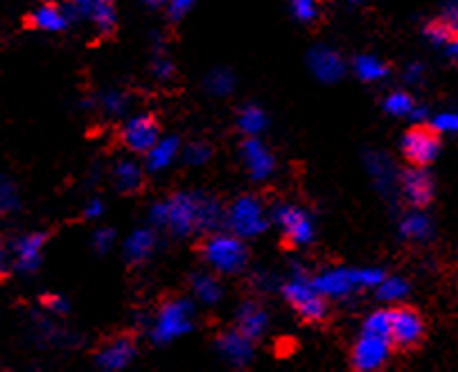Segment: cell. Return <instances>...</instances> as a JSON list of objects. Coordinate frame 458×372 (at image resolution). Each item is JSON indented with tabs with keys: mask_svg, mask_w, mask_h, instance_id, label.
Segmentation results:
<instances>
[{
	"mask_svg": "<svg viewBox=\"0 0 458 372\" xmlns=\"http://www.w3.org/2000/svg\"><path fill=\"white\" fill-rule=\"evenodd\" d=\"M384 109L388 111L391 115H397V118H411L413 109H416V102L409 93H391L386 99H384Z\"/></svg>",
	"mask_w": 458,
	"mask_h": 372,
	"instance_id": "30",
	"label": "cell"
},
{
	"mask_svg": "<svg viewBox=\"0 0 458 372\" xmlns=\"http://www.w3.org/2000/svg\"><path fill=\"white\" fill-rule=\"evenodd\" d=\"M114 179L120 192H136L142 185V170L133 161H120L114 170Z\"/></svg>",
	"mask_w": 458,
	"mask_h": 372,
	"instance_id": "27",
	"label": "cell"
},
{
	"mask_svg": "<svg viewBox=\"0 0 458 372\" xmlns=\"http://www.w3.org/2000/svg\"><path fill=\"white\" fill-rule=\"evenodd\" d=\"M114 240H115V235L111 228H99V231H95V235H93L95 250H98V253H106V250L114 246Z\"/></svg>",
	"mask_w": 458,
	"mask_h": 372,
	"instance_id": "43",
	"label": "cell"
},
{
	"mask_svg": "<svg viewBox=\"0 0 458 372\" xmlns=\"http://www.w3.org/2000/svg\"><path fill=\"white\" fill-rule=\"evenodd\" d=\"M400 190L411 206L425 207L434 199V179L425 167L413 165L400 174Z\"/></svg>",
	"mask_w": 458,
	"mask_h": 372,
	"instance_id": "11",
	"label": "cell"
},
{
	"mask_svg": "<svg viewBox=\"0 0 458 372\" xmlns=\"http://www.w3.org/2000/svg\"><path fill=\"white\" fill-rule=\"evenodd\" d=\"M19 207V192L10 179L0 176V212H14Z\"/></svg>",
	"mask_w": 458,
	"mask_h": 372,
	"instance_id": "35",
	"label": "cell"
},
{
	"mask_svg": "<svg viewBox=\"0 0 458 372\" xmlns=\"http://www.w3.org/2000/svg\"><path fill=\"white\" fill-rule=\"evenodd\" d=\"M354 278H357V287L360 289H377L386 275H384L382 269H357Z\"/></svg>",
	"mask_w": 458,
	"mask_h": 372,
	"instance_id": "39",
	"label": "cell"
},
{
	"mask_svg": "<svg viewBox=\"0 0 458 372\" xmlns=\"http://www.w3.org/2000/svg\"><path fill=\"white\" fill-rule=\"evenodd\" d=\"M167 203V219L165 226L170 228L174 235H188L190 231L197 228L199 217V203L197 194H174Z\"/></svg>",
	"mask_w": 458,
	"mask_h": 372,
	"instance_id": "9",
	"label": "cell"
},
{
	"mask_svg": "<svg viewBox=\"0 0 458 372\" xmlns=\"http://www.w3.org/2000/svg\"><path fill=\"white\" fill-rule=\"evenodd\" d=\"M142 3H145L147 7H161V5H165L167 0H142Z\"/></svg>",
	"mask_w": 458,
	"mask_h": 372,
	"instance_id": "50",
	"label": "cell"
},
{
	"mask_svg": "<svg viewBox=\"0 0 458 372\" xmlns=\"http://www.w3.org/2000/svg\"><path fill=\"white\" fill-rule=\"evenodd\" d=\"M409 293V283L402 278H384L377 287V298L382 302H397Z\"/></svg>",
	"mask_w": 458,
	"mask_h": 372,
	"instance_id": "31",
	"label": "cell"
},
{
	"mask_svg": "<svg viewBox=\"0 0 458 372\" xmlns=\"http://www.w3.org/2000/svg\"><path fill=\"white\" fill-rule=\"evenodd\" d=\"M179 154V140L176 138H158V142L147 151V170L158 172L172 165Z\"/></svg>",
	"mask_w": 458,
	"mask_h": 372,
	"instance_id": "23",
	"label": "cell"
},
{
	"mask_svg": "<svg viewBox=\"0 0 458 372\" xmlns=\"http://www.w3.org/2000/svg\"><path fill=\"white\" fill-rule=\"evenodd\" d=\"M102 212H105V203L98 201V199H93V201L84 207V217L98 219V217H102Z\"/></svg>",
	"mask_w": 458,
	"mask_h": 372,
	"instance_id": "47",
	"label": "cell"
},
{
	"mask_svg": "<svg viewBox=\"0 0 458 372\" xmlns=\"http://www.w3.org/2000/svg\"><path fill=\"white\" fill-rule=\"evenodd\" d=\"M71 23V14L66 10H62L55 3H46V5H38L37 10L30 14V25L41 32H64Z\"/></svg>",
	"mask_w": 458,
	"mask_h": 372,
	"instance_id": "20",
	"label": "cell"
},
{
	"mask_svg": "<svg viewBox=\"0 0 458 372\" xmlns=\"http://www.w3.org/2000/svg\"><path fill=\"white\" fill-rule=\"evenodd\" d=\"M203 255L213 264L215 269L224 271V274H237L246 266L244 244H242L240 235H215L203 244Z\"/></svg>",
	"mask_w": 458,
	"mask_h": 372,
	"instance_id": "3",
	"label": "cell"
},
{
	"mask_svg": "<svg viewBox=\"0 0 458 372\" xmlns=\"http://www.w3.org/2000/svg\"><path fill=\"white\" fill-rule=\"evenodd\" d=\"M402 154L411 165L427 167L440 154V133L434 127L418 124L402 138Z\"/></svg>",
	"mask_w": 458,
	"mask_h": 372,
	"instance_id": "5",
	"label": "cell"
},
{
	"mask_svg": "<svg viewBox=\"0 0 458 372\" xmlns=\"http://www.w3.org/2000/svg\"><path fill=\"white\" fill-rule=\"evenodd\" d=\"M267 311L258 302H244L237 311V330L250 341L260 339L267 330Z\"/></svg>",
	"mask_w": 458,
	"mask_h": 372,
	"instance_id": "21",
	"label": "cell"
},
{
	"mask_svg": "<svg viewBox=\"0 0 458 372\" xmlns=\"http://www.w3.org/2000/svg\"><path fill=\"white\" fill-rule=\"evenodd\" d=\"M217 352L222 354L224 361H228L231 366H246L253 357V341L249 336L242 334L240 330L235 332H224L217 339Z\"/></svg>",
	"mask_w": 458,
	"mask_h": 372,
	"instance_id": "15",
	"label": "cell"
},
{
	"mask_svg": "<svg viewBox=\"0 0 458 372\" xmlns=\"http://www.w3.org/2000/svg\"><path fill=\"white\" fill-rule=\"evenodd\" d=\"M308 62L314 75L321 81H326V84H335V81H339L345 72L344 59H341L339 52L332 50V47H314V50L310 52Z\"/></svg>",
	"mask_w": 458,
	"mask_h": 372,
	"instance_id": "14",
	"label": "cell"
},
{
	"mask_svg": "<svg viewBox=\"0 0 458 372\" xmlns=\"http://www.w3.org/2000/svg\"><path fill=\"white\" fill-rule=\"evenodd\" d=\"M237 127L246 136H258V133H262L267 129L265 111L260 106H256V104H246V106L240 109V114H237Z\"/></svg>",
	"mask_w": 458,
	"mask_h": 372,
	"instance_id": "26",
	"label": "cell"
},
{
	"mask_svg": "<svg viewBox=\"0 0 458 372\" xmlns=\"http://www.w3.org/2000/svg\"><path fill=\"white\" fill-rule=\"evenodd\" d=\"M192 292L201 302L215 305V302H219V298H222V284H219L213 275L197 274L192 275Z\"/></svg>",
	"mask_w": 458,
	"mask_h": 372,
	"instance_id": "28",
	"label": "cell"
},
{
	"mask_svg": "<svg viewBox=\"0 0 458 372\" xmlns=\"http://www.w3.org/2000/svg\"><path fill=\"white\" fill-rule=\"evenodd\" d=\"M43 305H46V309L53 311V314H66V311H68L66 298H62V296L43 298Z\"/></svg>",
	"mask_w": 458,
	"mask_h": 372,
	"instance_id": "45",
	"label": "cell"
},
{
	"mask_svg": "<svg viewBox=\"0 0 458 372\" xmlns=\"http://www.w3.org/2000/svg\"><path fill=\"white\" fill-rule=\"evenodd\" d=\"M206 89L208 93L217 95V97H224V95H231L233 89H235V75L231 71H213L206 80Z\"/></svg>",
	"mask_w": 458,
	"mask_h": 372,
	"instance_id": "32",
	"label": "cell"
},
{
	"mask_svg": "<svg viewBox=\"0 0 458 372\" xmlns=\"http://www.w3.org/2000/svg\"><path fill=\"white\" fill-rule=\"evenodd\" d=\"M422 72H425V66H422V63H411V66L406 68L404 80L409 81V84H418V81L422 80Z\"/></svg>",
	"mask_w": 458,
	"mask_h": 372,
	"instance_id": "46",
	"label": "cell"
},
{
	"mask_svg": "<svg viewBox=\"0 0 458 372\" xmlns=\"http://www.w3.org/2000/svg\"><path fill=\"white\" fill-rule=\"evenodd\" d=\"M5 266H7V258H5V250L0 246V275L5 274Z\"/></svg>",
	"mask_w": 458,
	"mask_h": 372,
	"instance_id": "49",
	"label": "cell"
},
{
	"mask_svg": "<svg viewBox=\"0 0 458 372\" xmlns=\"http://www.w3.org/2000/svg\"><path fill=\"white\" fill-rule=\"evenodd\" d=\"M391 336L370 334V332L361 330L360 341L354 343L352 350V366L364 372L382 368L391 354Z\"/></svg>",
	"mask_w": 458,
	"mask_h": 372,
	"instance_id": "7",
	"label": "cell"
},
{
	"mask_svg": "<svg viewBox=\"0 0 458 372\" xmlns=\"http://www.w3.org/2000/svg\"><path fill=\"white\" fill-rule=\"evenodd\" d=\"M46 246V235L43 232H32V235H23L21 240L14 241V264L16 269L23 274H32L41 264V253Z\"/></svg>",
	"mask_w": 458,
	"mask_h": 372,
	"instance_id": "16",
	"label": "cell"
},
{
	"mask_svg": "<svg viewBox=\"0 0 458 372\" xmlns=\"http://www.w3.org/2000/svg\"><path fill=\"white\" fill-rule=\"evenodd\" d=\"M99 104H102V109L109 115H123L129 106L127 97H124L120 90H106V93L102 95V102Z\"/></svg>",
	"mask_w": 458,
	"mask_h": 372,
	"instance_id": "36",
	"label": "cell"
},
{
	"mask_svg": "<svg viewBox=\"0 0 458 372\" xmlns=\"http://www.w3.org/2000/svg\"><path fill=\"white\" fill-rule=\"evenodd\" d=\"M429 127H434L438 133H458V111H445L431 118Z\"/></svg>",
	"mask_w": 458,
	"mask_h": 372,
	"instance_id": "38",
	"label": "cell"
},
{
	"mask_svg": "<svg viewBox=\"0 0 458 372\" xmlns=\"http://www.w3.org/2000/svg\"><path fill=\"white\" fill-rule=\"evenodd\" d=\"M366 167H369V174L373 179L375 188L382 194H391L395 185H400V176H397L395 167L391 165V161L382 151H369L366 154Z\"/></svg>",
	"mask_w": 458,
	"mask_h": 372,
	"instance_id": "19",
	"label": "cell"
},
{
	"mask_svg": "<svg viewBox=\"0 0 458 372\" xmlns=\"http://www.w3.org/2000/svg\"><path fill=\"white\" fill-rule=\"evenodd\" d=\"M274 222L293 246H305L314 240V224L308 212L298 206H276Z\"/></svg>",
	"mask_w": 458,
	"mask_h": 372,
	"instance_id": "6",
	"label": "cell"
},
{
	"mask_svg": "<svg viewBox=\"0 0 458 372\" xmlns=\"http://www.w3.org/2000/svg\"><path fill=\"white\" fill-rule=\"evenodd\" d=\"M226 224L235 235L258 237L269 222H267L265 207L256 197H240L226 212Z\"/></svg>",
	"mask_w": 458,
	"mask_h": 372,
	"instance_id": "4",
	"label": "cell"
},
{
	"mask_svg": "<svg viewBox=\"0 0 458 372\" xmlns=\"http://www.w3.org/2000/svg\"><path fill=\"white\" fill-rule=\"evenodd\" d=\"M292 12L302 23H312L317 19V0H292Z\"/></svg>",
	"mask_w": 458,
	"mask_h": 372,
	"instance_id": "40",
	"label": "cell"
},
{
	"mask_svg": "<svg viewBox=\"0 0 458 372\" xmlns=\"http://www.w3.org/2000/svg\"><path fill=\"white\" fill-rule=\"evenodd\" d=\"M283 296L305 321L318 323L327 316V298L314 287V280L305 278L302 274L293 275V278L284 284Z\"/></svg>",
	"mask_w": 458,
	"mask_h": 372,
	"instance_id": "1",
	"label": "cell"
},
{
	"mask_svg": "<svg viewBox=\"0 0 458 372\" xmlns=\"http://www.w3.org/2000/svg\"><path fill=\"white\" fill-rule=\"evenodd\" d=\"M151 71H154V77H158V80L165 81V80H170L172 72H174V63H172L167 57H157V62H154V68H151Z\"/></svg>",
	"mask_w": 458,
	"mask_h": 372,
	"instance_id": "44",
	"label": "cell"
},
{
	"mask_svg": "<svg viewBox=\"0 0 458 372\" xmlns=\"http://www.w3.org/2000/svg\"><path fill=\"white\" fill-rule=\"evenodd\" d=\"M197 203H199L197 231H215V228L224 222V210L217 203V199L197 194Z\"/></svg>",
	"mask_w": 458,
	"mask_h": 372,
	"instance_id": "24",
	"label": "cell"
},
{
	"mask_svg": "<svg viewBox=\"0 0 458 372\" xmlns=\"http://www.w3.org/2000/svg\"><path fill=\"white\" fill-rule=\"evenodd\" d=\"M133 357H136L133 341L127 339V336H120V339L111 341L106 348L99 350L95 361H98V368H102V370H123V368H127L133 361Z\"/></svg>",
	"mask_w": 458,
	"mask_h": 372,
	"instance_id": "17",
	"label": "cell"
},
{
	"mask_svg": "<svg viewBox=\"0 0 458 372\" xmlns=\"http://www.w3.org/2000/svg\"><path fill=\"white\" fill-rule=\"evenodd\" d=\"M71 14L89 21L102 37H109L118 25L114 0H71Z\"/></svg>",
	"mask_w": 458,
	"mask_h": 372,
	"instance_id": "8",
	"label": "cell"
},
{
	"mask_svg": "<svg viewBox=\"0 0 458 372\" xmlns=\"http://www.w3.org/2000/svg\"><path fill=\"white\" fill-rule=\"evenodd\" d=\"M124 145L138 154H147L158 142V124L151 115H136L123 129Z\"/></svg>",
	"mask_w": 458,
	"mask_h": 372,
	"instance_id": "12",
	"label": "cell"
},
{
	"mask_svg": "<svg viewBox=\"0 0 458 372\" xmlns=\"http://www.w3.org/2000/svg\"><path fill=\"white\" fill-rule=\"evenodd\" d=\"M242 158H244L249 174L256 181H265L267 176H271L276 167L274 156L258 140V136H246V140L242 142Z\"/></svg>",
	"mask_w": 458,
	"mask_h": 372,
	"instance_id": "13",
	"label": "cell"
},
{
	"mask_svg": "<svg viewBox=\"0 0 458 372\" xmlns=\"http://www.w3.org/2000/svg\"><path fill=\"white\" fill-rule=\"evenodd\" d=\"M167 14L172 21H181L194 7V0H167Z\"/></svg>",
	"mask_w": 458,
	"mask_h": 372,
	"instance_id": "42",
	"label": "cell"
},
{
	"mask_svg": "<svg viewBox=\"0 0 458 372\" xmlns=\"http://www.w3.org/2000/svg\"><path fill=\"white\" fill-rule=\"evenodd\" d=\"M425 37L431 46L445 47L449 43V38L454 37V32L443 23V21L436 19V21H431V23L425 25Z\"/></svg>",
	"mask_w": 458,
	"mask_h": 372,
	"instance_id": "34",
	"label": "cell"
},
{
	"mask_svg": "<svg viewBox=\"0 0 458 372\" xmlns=\"http://www.w3.org/2000/svg\"><path fill=\"white\" fill-rule=\"evenodd\" d=\"M194 307L188 300H170L161 307L151 326V339L157 343H170L192 330Z\"/></svg>",
	"mask_w": 458,
	"mask_h": 372,
	"instance_id": "2",
	"label": "cell"
},
{
	"mask_svg": "<svg viewBox=\"0 0 458 372\" xmlns=\"http://www.w3.org/2000/svg\"><path fill=\"white\" fill-rule=\"evenodd\" d=\"M364 332L379 336H391V311L379 309L375 314H370L364 323Z\"/></svg>",
	"mask_w": 458,
	"mask_h": 372,
	"instance_id": "33",
	"label": "cell"
},
{
	"mask_svg": "<svg viewBox=\"0 0 458 372\" xmlns=\"http://www.w3.org/2000/svg\"><path fill=\"white\" fill-rule=\"evenodd\" d=\"M210 154H213V151H210V147L206 145V142H192V145L185 147L183 158L188 165H203V163L210 158Z\"/></svg>",
	"mask_w": 458,
	"mask_h": 372,
	"instance_id": "37",
	"label": "cell"
},
{
	"mask_svg": "<svg viewBox=\"0 0 458 372\" xmlns=\"http://www.w3.org/2000/svg\"><path fill=\"white\" fill-rule=\"evenodd\" d=\"M422 334H425V323L422 316L411 307H397L391 311V339L393 343L402 345V348H411V345L420 343Z\"/></svg>",
	"mask_w": 458,
	"mask_h": 372,
	"instance_id": "10",
	"label": "cell"
},
{
	"mask_svg": "<svg viewBox=\"0 0 458 372\" xmlns=\"http://www.w3.org/2000/svg\"><path fill=\"white\" fill-rule=\"evenodd\" d=\"M445 52H447L449 59L458 62V34H454V37L449 38V43H447V46H445Z\"/></svg>",
	"mask_w": 458,
	"mask_h": 372,
	"instance_id": "48",
	"label": "cell"
},
{
	"mask_svg": "<svg viewBox=\"0 0 458 372\" xmlns=\"http://www.w3.org/2000/svg\"><path fill=\"white\" fill-rule=\"evenodd\" d=\"M354 72L364 81H379L388 75V66L373 55H361L354 59Z\"/></svg>",
	"mask_w": 458,
	"mask_h": 372,
	"instance_id": "29",
	"label": "cell"
},
{
	"mask_svg": "<svg viewBox=\"0 0 458 372\" xmlns=\"http://www.w3.org/2000/svg\"><path fill=\"white\" fill-rule=\"evenodd\" d=\"M431 222L427 215L422 212H409L406 217H402L400 222V235L406 237V240H416V241H425L431 237Z\"/></svg>",
	"mask_w": 458,
	"mask_h": 372,
	"instance_id": "25",
	"label": "cell"
},
{
	"mask_svg": "<svg viewBox=\"0 0 458 372\" xmlns=\"http://www.w3.org/2000/svg\"><path fill=\"white\" fill-rule=\"evenodd\" d=\"M314 287L326 298H345L357 287L354 271L350 269H332L314 278Z\"/></svg>",
	"mask_w": 458,
	"mask_h": 372,
	"instance_id": "18",
	"label": "cell"
},
{
	"mask_svg": "<svg viewBox=\"0 0 458 372\" xmlns=\"http://www.w3.org/2000/svg\"><path fill=\"white\" fill-rule=\"evenodd\" d=\"M440 21L452 30L454 34H458V0H447L440 12Z\"/></svg>",
	"mask_w": 458,
	"mask_h": 372,
	"instance_id": "41",
	"label": "cell"
},
{
	"mask_svg": "<svg viewBox=\"0 0 458 372\" xmlns=\"http://www.w3.org/2000/svg\"><path fill=\"white\" fill-rule=\"evenodd\" d=\"M157 249V235L147 228H140V231H133L129 235L127 244H124V253H127V259L133 264H140L149 258Z\"/></svg>",
	"mask_w": 458,
	"mask_h": 372,
	"instance_id": "22",
	"label": "cell"
}]
</instances>
